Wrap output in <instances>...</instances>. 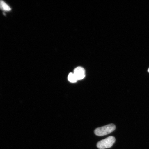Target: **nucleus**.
Segmentation results:
<instances>
[{
    "mask_svg": "<svg viewBox=\"0 0 149 149\" xmlns=\"http://www.w3.org/2000/svg\"><path fill=\"white\" fill-rule=\"evenodd\" d=\"M0 9L7 12L10 11L12 9L10 6L2 0H0Z\"/></svg>",
    "mask_w": 149,
    "mask_h": 149,
    "instance_id": "obj_4",
    "label": "nucleus"
},
{
    "mask_svg": "<svg viewBox=\"0 0 149 149\" xmlns=\"http://www.w3.org/2000/svg\"><path fill=\"white\" fill-rule=\"evenodd\" d=\"M85 72L84 69L82 67L79 66L74 69V73L77 80H81L85 78Z\"/></svg>",
    "mask_w": 149,
    "mask_h": 149,
    "instance_id": "obj_3",
    "label": "nucleus"
},
{
    "mask_svg": "<svg viewBox=\"0 0 149 149\" xmlns=\"http://www.w3.org/2000/svg\"><path fill=\"white\" fill-rule=\"evenodd\" d=\"M116 126L113 124L101 127L95 130V134L98 136H103L109 134L115 130Z\"/></svg>",
    "mask_w": 149,
    "mask_h": 149,
    "instance_id": "obj_1",
    "label": "nucleus"
},
{
    "mask_svg": "<svg viewBox=\"0 0 149 149\" xmlns=\"http://www.w3.org/2000/svg\"><path fill=\"white\" fill-rule=\"evenodd\" d=\"M148 72H149V68L148 69Z\"/></svg>",
    "mask_w": 149,
    "mask_h": 149,
    "instance_id": "obj_6",
    "label": "nucleus"
},
{
    "mask_svg": "<svg viewBox=\"0 0 149 149\" xmlns=\"http://www.w3.org/2000/svg\"><path fill=\"white\" fill-rule=\"evenodd\" d=\"M68 79V81L72 83H76L78 81L74 73H72V72H70L69 74Z\"/></svg>",
    "mask_w": 149,
    "mask_h": 149,
    "instance_id": "obj_5",
    "label": "nucleus"
},
{
    "mask_svg": "<svg viewBox=\"0 0 149 149\" xmlns=\"http://www.w3.org/2000/svg\"><path fill=\"white\" fill-rule=\"evenodd\" d=\"M115 141L114 137L109 136L99 141L97 146L100 149H105L111 148Z\"/></svg>",
    "mask_w": 149,
    "mask_h": 149,
    "instance_id": "obj_2",
    "label": "nucleus"
}]
</instances>
